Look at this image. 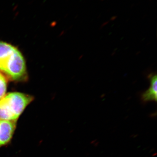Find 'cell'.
I'll list each match as a JSON object with an SVG mask.
<instances>
[{"label":"cell","instance_id":"obj_4","mask_svg":"<svg viewBox=\"0 0 157 157\" xmlns=\"http://www.w3.org/2000/svg\"><path fill=\"white\" fill-rule=\"evenodd\" d=\"M150 82V86L141 94V100L144 102L157 101V76L156 74H151L148 76Z\"/></svg>","mask_w":157,"mask_h":157},{"label":"cell","instance_id":"obj_3","mask_svg":"<svg viewBox=\"0 0 157 157\" xmlns=\"http://www.w3.org/2000/svg\"><path fill=\"white\" fill-rule=\"evenodd\" d=\"M15 128L14 121L0 120V146L11 140Z\"/></svg>","mask_w":157,"mask_h":157},{"label":"cell","instance_id":"obj_2","mask_svg":"<svg viewBox=\"0 0 157 157\" xmlns=\"http://www.w3.org/2000/svg\"><path fill=\"white\" fill-rule=\"evenodd\" d=\"M33 100L31 96L21 93L5 95L0 99V120H16Z\"/></svg>","mask_w":157,"mask_h":157},{"label":"cell","instance_id":"obj_5","mask_svg":"<svg viewBox=\"0 0 157 157\" xmlns=\"http://www.w3.org/2000/svg\"><path fill=\"white\" fill-rule=\"evenodd\" d=\"M7 84L6 77L0 72V99L6 95Z\"/></svg>","mask_w":157,"mask_h":157},{"label":"cell","instance_id":"obj_1","mask_svg":"<svg viewBox=\"0 0 157 157\" xmlns=\"http://www.w3.org/2000/svg\"><path fill=\"white\" fill-rule=\"evenodd\" d=\"M24 59L17 48L0 41V71L14 80H20L26 74Z\"/></svg>","mask_w":157,"mask_h":157}]
</instances>
